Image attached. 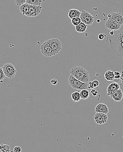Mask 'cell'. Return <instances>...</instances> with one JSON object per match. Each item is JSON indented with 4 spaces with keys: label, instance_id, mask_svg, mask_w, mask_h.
Returning a JSON list of instances; mask_svg holds the SVG:
<instances>
[{
    "label": "cell",
    "instance_id": "6da1fadb",
    "mask_svg": "<svg viewBox=\"0 0 123 152\" xmlns=\"http://www.w3.org/2000/svg\"><path fill=\"white\" fill-rule=\"evenodd\" d=\"M70 75L79 80L88 83L90 80L89 72L85 68L80 66H74L70 71Z\"/></svg>",
    "mask_w": 123,
    "mask_h": 152
},
{
    "label": "cell",
    "instance_id": "7a4b0ae2",
    "mask_svg": "<svg viewBox=\"0 0 123 152\" xmlns=\"http://www.w3.org/2000/svg\"><path fill=\"white\" fill-rule=\"evenodd\" d=\"M68 82L70 85L73 89L81 90L88 89V83H84L79 80L71 75L69 76Z\"/></svg>",
    "mask_w": 123,
    "mask_h": 152
},
{
    "label": "cell",
    "instance_id": "3957f363",
    "mask_svg": "<svg viewBox=\"0 0 123 152\" xmlns=\"http://www.w3.org/2000/svg\"><path fill=\"white\" fill-rule=\"evenodd\" d=\"M40 50L42 54L47 57H50L54 56L59 53L58 51H55L52 48L47 40L44 42L40 46Z\"/></svg>",
    "mask_w": 123,
    "mask_h": 152
},
{
    "label": "cell",
    "instance_id": "277c9868",
    "mask_svg": "<svg viewBox=\"0 0 123 152\" xmlns=\"http://www.w3.org/2000/svg\"><path fill=\"white\" fill-rule=\"evenodd\" d=\"M109 45L112 50L114 54L123 58V42H114L109 41Z\"/></svg>",
    "mask_w": 123,
    "mask_h": 152
},
{
    "label": "cell",
    "instance_id": "5b68a950",
    "mask_svg": "<svg viewBox=\"0 0 123 152\" xmlns=\"http://www.w3.org/2000/svg\"><path fill=\"white\" fill-rule=\"evenodd\" d=\"M2 69L6 77L12 79L15 76L16 70L13 64L7 63L4 65Z\"/></svg>",
    "mask_w": 123,
    "mask_h": 152
},
{
    "label": "cell",
    "instance_id": "8992f818",
    "mask_svg": "<svg viewBox=\"0 0 123 152\" xmlns=\"http://www.w3.org/2000/svg\"><path fill=\"white\" fill-rule=\"evenodd\" d=\"M82 22L87 25L88 26L91 25L94 22V17L88 11L82 10L80 16Z\"/></svg>",
    "mask_w": 123,
    "mask_h": 152
},
{
    "label": "cell",
    "instance_id": "52a82bcc",
    "mask_svg": "<svg viewBox=\"0 0 123 152\" xmlns=\"http://www.w3.org/2000/svg\"><path fill=\"white\" fill-rule=\"evenodd\" d=\"M109 41L114 42H123V24L120 29L116 30L113 36L109 37Z\"/></svg>",
    "mask_w": 123,
    "mask_h": 152
},
{
    "label": "cell",
    "instance_id": "ba28073f",
    "mask_svg": "<svg viewBox=\"0 0 123 152\" xmlns=\"http://www.w3.org/2000/svg\"><path fill=\"white\" fill-rule=\"evenodd\" d=\"M93 118L97 124L102 125L107 122L108 116L107 114L104 113H95Z\"/></svg>",
    "mask_w": 123,
    "mask_h": 152
},
{
    "label": "cell",
    "instance_id": "9c48e42d",
    "mask_svg": "<svg viewBox=\"0 0 123 152\" xmlns=\"http://www.w3.org/2000/svg\"><path fill=\"white\" fill-rule=\"evenodd\" d=\"M50 47L54 50L59 52L62 49V44L58 39H51L47 40Z\"/></svg>",
    "mask_w": 123,
    "mask_h": 152
},
{
    "label": "cell",
    "instance_id": "30bf717a",
    "mask_svg": "<svg viewBox=\"0 0 123 152\" xmlns=\"http://www.w3.org/2000/svg\"><path fill=\"white\" fill-rule=\"evenodd\" d=\"M122 25L117 23L111 18H108L105 23V27L107 29L114 31H116L120 29Z\"/></svg>",
    "mask_w": 123,
    "mask_h": 152
},
{
    "label": "cell",
    "instance_id": "8fae6325",
    "mask_svg": "<svg viewBox=\"0 0 123 152\" xmlns=\"http://www.w3.org/2000/svg\"><path fill=\"white\" fill-rule=\"evenodd\" d=\"M42 10L41 6L30 5L28 17H35L39 15Z\"/></svg>",
    "mask_w": 123,
    "mask_h": 152
},
{
    "label": "cell",
    "instance_id": "7c38bea8",
    "mask_svg": "<svg viewBox=\"0 0 123 152\" xmlns=\"http://www.w3.org/2000/svg\"><path fill=\"white\" fill-rule=\"evenodd\" d=\"M120 89V84L116 82H113L107 88V95L111 97L112 95L116 90Z\"/></svg>",
    "mask_w": 123,
    "mask_h": 152
},
{
    "label": "cell",
    "instance_id": "4fadbf2b",
    "mask_svg": "<svg viewBox=\"0 0 123 152\" xmlns=\"http://www.w3.org/2000/svg\"><path fill=\"white\" fill-rule=\"evenodd\" d=\"M111 19H113L115 22L119 24H123V14L121 12H114L111 14Z\"/></svg>",
    "mask_w": 123,
    "mask_h": 152
},
{
    "label": "cell",
    "instance_id": "5bb4252c",
    "mask_svg": "<svg viewBox=\"0 0 123 152\" xmlns=\"http://www.w3.org/2000/svg\"><path fill=\"white\" fill-rule=\"evenodd\" d=\"M95 113H102L107 114L109 112V108L106 104L100 103L95 107Z\"/></svg>",
    "mask_w": 123,
    "mask_h": 152
},
{
    "label": "cell",
    "instance_id": "9a60e30c",
    "mask_svg": "<svg viewBox=\"0 0 123 152\" xmlns=\"http://www.w3.org/2000/svg\"><path fill=\"white\" fill-rule=\"evenodd\" d=\"M112 97L115 102H119L122 101L123 98V92L121 89H119L114 93L112 95Z\"/></svg>",
    "mask_w": 123,
    "mask_h": 152
},
{
    "label": "cell",
    "instance_id": "2e32d148",
    "mask_svg": "<svg viewBox=\"0 0 123 152\" xmlns=\"http://www.w3.org/2000/svg\"><path fill=\"white\" fill-rule=\"evenodd\" d=\"M81 12L76 9H71L68 11V15L69 18L71 19L75 17H80V16Z\"/></svg>",
    "mask_w": 123,
    "mask_h": 152
},
{
    "label": "cell",
    "instance_id": "e0dca14e",
    "mask_svg": "<svg viewBox=\"0 0 123 152\" xmlns=\"http://www.w3.org/2000/svg\"><path fill=\"white\" fill-rule=\"evenodd\" d=\"M29 8H30V4H24L20 6V12L23 15L28 16L29 15Z\"/></svg>",
    "mask_w": 123,
    "mask_h": 152
},
{
    "label": "cell",
    "instance_id": "ac0fdd59",
    "mask_svg": "<svg viewBox=\"0 0 123 152\" xmlns=\"http://www.w3.org/2000/svg\"><path fill=\"white\" fill-rule=\"evenodd\" d=\"M114 72L111 70L107 71L105 73V78L107 83H109L111 81H114Z\"/></svg>",
    "mask_w": 123,
    "mask_h": 152
},
{
    "label": "cell",
    "instance_id": "d6986e66",
    "mask_svg": "<svg viewBox=\"0 0 123 152\" xmlns=\"http://www.w3.org/2000/svg\"><path fill=\"white\" fill-rule=\"evenodd\" d=\"M88 26L84 23L81 22L79 24L76 26V30L78 33H84L86 30Z\"/></svg>",
    "mask_w": 123,
    "mask_h": 152
},
{
    "label": "cell",
    "instance_id": "ffe728a7",
    "mask_svg": "<svg viewBox=\"0 0 123 152\" xmlns=\"http://www.w3.org/2000/svg\"><path fill=\"white\" fill-rule=\"evenodd\" d=\"M80 94L81 99H86L90 97V92L87 89L81 90Z\"/></svg>",
    "mask_w": 123,
    "mask_h": 152
},
{
    "label": "cell",
    "instance_id": "44dd1931",
    "mask_svg": "<svg viewBox=\"0 0 123 152\" xmlns=\"http://www.w3.org/2000/svg\"><path fill=\"white\" fill-rule=\"evenodd\" d=\"M71 99L75 102H79L81 99L80 92H75L71 94Z\"/></svg>",
    "mask_w": 123,
    "mask_h": 152
},
{
    "label": "cell",
    "instance_id": "7402d4cb",
    "mask_svg": "<svg viewBox=\"0 0 123 152\" xmlns=\"http://www.w3.org/2000/svg\"><path fill=\"white\" fill-rule=\"evenodd\" d=\"M42 0H26L25 3L30 5L41 6Z\"/></svg>",
    "mask_w": 123,
    "mask_h": 152
},
{
    "label": "cell",
    "instance_id": "603a6c76",
    "mask_svg": "<svg viewBox=\"0 0 123 152\" xmlns=\"http://www.w3.org/2000/svg\"><path fill=\"white\" fill-rule=\"evenodd\" d=\"M100 85L99 81L97 80H95L92 81V82H90L88 83V89H94L98 87Z\"/></svg>",
    "mask_w": 123,
    "mask_h": 152
},
{
    "label": "cell",
    "instance_id": "cb8c5ba5",
    "mask_svg": "<svg viewBox=\"0 0 123 152\" xmlns=\"http://www.w3.org/2000/svg\"><path fill=\"white\" fill-rule=\"evenodd\" d=\"M82 21L80 17H75L71 19V23L73 26H76L81 23Z\"/></svg>",
    "mask_w": 123,
    "mask_h": 152
},
{
    "label": "cell",
    "instance_id": "d4e9b609",
    "mask_svg": "<svg viewBox=\"0 0 123 152\" xmlns=\"http://www.w3.org/2000/svg\"><path fill=\"white\" fill-rule=\"evenodd\" d=\"M10 147L7 145L1 144L0 145V152H10Z\"/></svg>",
    "mask_w": 123,
    "mask_h": 152
},
{
    "label": "cell",
    "instance_id": "484cf974",
    "mask_svg": "<svg viewBox=\"0 0 123 152\" xmlns=\"http://www.w3.org/2000/svg\"><path fill=\"white\" fill-rule=\"evenodd\" d=\"M114 82H119L121 80V77H122V74L121 72H114Z\"/></svg>",
    "mask_w": 123,
    "mask_h": 152
},
{
    "label": "cell",
    "instance_id": "4316f807",
    "mask_svg": "<svg viewBox=\"0 0 123 152\" xmlns=\"http://www.w3.org/2000/svg\"><path fill=\"white\" fill-rule=\"evenodd\" d=\"M98 92L95 89H92L90 92V97L92 98H95L97 96Z\"/></svg>",
    "mask_w": 123,
    "mask_h": 152
},
{
    "label": "cell",
    "instance_id": "83f0119b",
    "mask_svg": "<svg viewBox=\"0 0 123 152\" xmlns=\"http://www.w3.org/2000/svg\"><path fill=\"white\" fill-rule=\"evenodd\" d=\"M5 77L6 76L4 75L2 68L0 67V81L3 80L5 79Z\"/></svg>",
    "mask_w": 123,
    "mask_h": 152
},
{
    "label": "cell",
    "instance_id": "f1b7e54d",
    "mask_svg": "<svg viewBox=\"0 0 123 152\" xmlns=\"http://www.w3.org/2000/svg\"><path fill=\"white\" fill-rule=\"evenodd\" d=\"M26 0H15V4L18 6H21L22 4H25Z\"/></svg>",
    "mask_w": 123,
    "mask_h": 152
},
{
    "label": "cell",
    "instance_id": "f546056e",
    "mask_svg": "<svg viewBox=\"0 0 123 152\" xmlns=\"http://www.w3.org/2000/svg\"><path fill=\"white\" fill-rule=\"evenodd\" d=\"M106 37V35L104 34H100L98 36V39H100V40H102L104 39L105 37Z\"/></svg>",
    "mask_w": 123,
    "mask_h": 152
},
{
    "label": "cell",
    "instance_id": "4dcf8cb0",
    "mask_svg": "<svg viewBox=\"0 0 123 152\" xmlns=\"http://www.w3.org/2000/svg\"><path fill=\"white\" fill-rule=\"evenodd\" d=\"M14 151L15 152H20L22 151V148L19 146H16L14 148Z\"/></svg>",
    "mask_w": 123,
    "mask_h": 152
},
{
    "label": "cell",
    "instance_id": "1f68e13d",
    "mask_svg": "<svg viewBox=\"0 0 123 152\" xmlns=\"http://www.w3.org/2000/svg\"><path fill=\"white\" fill-rule=\"evenodd\" d=\"M50 82H51V84L54 85H55L57 84V83H58L57 80L56 79H55L51 80L50 81Z\"/></svg>",
    "mask_w": 123,
    "mask_h": 152
},
{
    "label": "cell",
    "instance_id": "d6a6232c",
    "mask_svg": "<svg viewBox=\"0 0 123 152\" xmlns=\"http://www.w3.org/2000/svg\"><path fill=\"white\" fill-rule=\"evenodd\" d=\"M114 34V30H111V31L110 32V34L111 36H113Z\"/></svg>",
    "mask_w": 123,
    "mask_h": 152
},
{
    "label": "cell",
    "instance_id": "836d02e7",
    "mask_svg": "<svg viewBox=\"0 0 123 152\" xmlns=\"http://www.w3.org/2000/svg\"><path fill=\"white\" fill-rule=\"evenodd\" d=\"M108 18H110L111 17V14H109L108 15Z\"/></svg>",
    "mask_w": 123,
    "mask_h": 152
},
{
    "label": "cell",
    "instance_id": "e575fe53",
    "mask_svg": "<svg viewBox=\"0 0 123 152\" xmlns=\"http://www.w3.org/2000/svg\"><path fill=\"white\" fill-rule=\"evenodd\" d=\"M100 22V20H97V22H98V23H99V22Z\"/></svg>",
    "mask_w": 123,
    "mask_h": 152
}]
</instances>
